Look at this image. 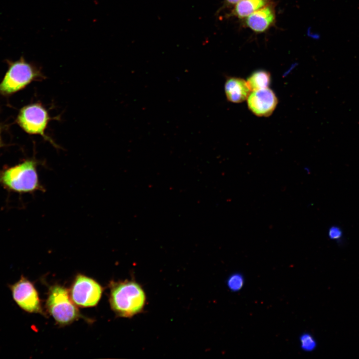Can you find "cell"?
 <instances>
[{
	"label": "cell",
	"instance_id": "1",
	"mask_svg": "<svg viewBox=\"0 0 359 359\" xmlns=\"http://www.w3.org/2000/svg\"><path fill=\"white\" fill-rule=\"evenodd\" d=\"M34 159H28L0 170V185L8 191L19 194L43 191L37 171L39 164Z\"/></svg>",
	"mask_w": 359,
	"mask_h": 359
},
{
	"label": "cell",
	"instance_id": "2",
	"mask_svg": "<svg viewBox=\"0 0 359 359\" xmlns=\"http://www.w3.org/2000/svg\"><path fill=\"white\" fill-rule=\"evenodd\" d=\"M110 304L116 313L123 317H132L142 312L146 301L142 286L134 281L116 284L111 290Z\"/></svg>",
	"mask_w": 359,
	"mask_h": 359
},
{
	"label": "cell",
	"instance_id": "3",
	"mask_svg": "<svg viewBox=\"0 0 359 359\" xmlns=\"http://www.w3.org/2000/svg\"><path fill=\"white\" fill-rule=\"evenodd\" d=\"M7 70L0 83V95H10L44 78L40 69L26 62L23 56L15 61L7 60Z\"/></svg>",
	"mask_w": 359,
	"mask_h": 359
},
{
	"label": "cell",
	"instance_id": "4",
	"mask_svg": "<svg viewBox=\"0 0 359 359\" xmlns=\"http://www.w3.org/2000/svg\"><path fill=\"white\" fill-rule=\"evenodd\" d=\"M52 119L47 110L40 103H35L22 107L17 115L16 122L26 133L39 135L58 148L57 145L45 133Z\"/></svg>",
	"mask_w": 359,
	"mask_h": 359
},
{
	"label": "cell",
	"instance_id": "5",
	"mask_svg": "<svg viewBox=\"0 0 359 359\" xmlns=\"http://www.w3.org/2000/svg\"><path fill=\"white\" fill-rule=\"evenodd\" d=\"M46 306L54 320L61 325L71 323L80 317L79 311L68 291L59 285L50 288Z\"/></svg>",
	"mask_w": 359,
	"mask_h": 359
},
{
	"label": "cell",
	"instance_id": "6",
	"mask_svg": "<svg viewBox=\"0 0 359 359\" xmlns=\"http://www.w3.org/2000/svg\"><path fill=\"white\" fill-rule=\"evenodd\" d=\"M102 288L96 281L83 275L76 276L71 290L73 302L81 307H93L101 297Z\"/></svg>",
	"mask_w": 359,
	"mask_h": 359
},
{
	"label": "cell",
	"instance_id": "7",
	"mask_svg": "<svg viewBox=\"0 0 359 359\" xmlns=\"http://www.w3.org/2000/svg\"><path fill=\"white\" fill-rule=\"evenodd\" d=\"M9 287L13 299L21 309L28 313H42L38 292L27 278L21 276Z\"/></svg>",
	"mask_w": 359,
	"mask_h": 359
},
{
	"label": "cell",
	"instance_id": "8",
	"mask_svg": "<svg viewBox=\"0 0 359 359\" xmlns=\"http://www.w3.org/2000/svg\"><path fill=\"white\" fill-rule=\"evenodd\" d=\"M247 100L249 109L258 117L269 116L278 104L275 94L268 87L252 91Z\"/></svg>",
	"mask_w": 359,
	"mask_h": 359
},
{
	"label": "cell",
	"instance_id": "9",
	"mask_svg": "<svg viewBox=\"0 0 359 359\" xmlns=\"http://www.w3.org/2000/svg\"><path fill=\"white\" fill-rule=\"evenodd\" d=\"M275 17L274 7L268 4L246 17L245 24L255 32H264L274 24Z\"/></svg>",
	"mask_w": 359,
	"mask_h": 359
},
{
	"label": "cell",
	"instance_id": "10",
	"mask_svg": "<svg viewBox=\"0 0 359 359\" xmlns=\"http://www.w3.org/2000/svg\"><path fill=\"white\" fill-rule=\"evenodd\" d=\"M224 87L227 100L233 103L247 100L251 92L247 81L240 77H227Z\"/></svg>",
	"mask_w": 359,
	"mask_h": 359
},
{
	"label": "cell",
	"instance_id": "11",
	"mask_svg": "<svg viewBox=\"0 0 359 359\" xmlns=\"http://www.w3.org/2000/svg\"><path fill=\"white\" fill-rule=\"evenodd\" d=\"M270 0H241L232 10V14L239 18H245L259 9L268 4Z\"/></svg>",
	"mask_w": 359,
	"mask_h": 359
},
{
	"label": "cell",
	"instance_id": "12",
	"mask_svg": "<svg viewBox=\"0 0 359 359\" xmlns=\"http://www.w3.org/2000/svg\"><path fill=\"white\" fill-rule=\"evenodd\" d=\"M270 81V73L264 70H258L253 72L247 79L251 91L268 87Z\"/></svg>",
	"mask_w": 359,
	"mask_h": 359
},
{
	"label": "cell",
	"instance_id": "13",
	"mask_svg": "<svg viewBox=\"0 0 359 359\" xmlns=\"http://www.w3.org/2000/svg\"><path fill=\"white\" fill-rule=\"evenodd\" d=\"M244 278L240 273H234L231 275L227 279V285L230 291L237 292L239 291L243 286Z\"/></svg>",
	"mask_w": 359,
	"mask_h": 359
},
{
	"label": "cell",
	"instance_id": "14",
	"mask_svg": "<svg viewBox=\"0 0 359 359\" xmlns=\"http://www.w3.org/2000/svg\"><path fill=\"white\" fill-rule=\"evenodd\" d=\"M300 347L305 352H312L317 347L315 338L310 334L305 333L300 337Z\"/></svg>",
	"mask_w": 359,
	"mask_h": 359
},
{
	"label": "cell",
	"instance_id": "15",
	"mask_svg": "<svg viewBox=\"0 0 359 359\" xmlns=\"http://www.w3.org/2000/svg\"><path fill=\"white\" fill-rule=\"evenodd\" d=\"M328 235L330 239L336 240L339 243L343 238L344 232L340 226L334 225L329 227Z\"/></svg>",
	"mask_w": 359,
	"mask_h": 359
},
{
	"label": "cell",
	"instance_id": "16",
	"mask_svg": "<svg viewBox=\"0 0 359 359\" xmlns=\"http://www.w3.org/2000/svg\"><path fill=\"white\" fill-rule=\"evenodd\" d=\"M241 0H225V2L228 5H235Z\"/></svg>",
	"mask_w": 359,
	"mask_h": 359
},
{
	"label": "cell",
	"instance_id": "17",
	"mask_svg": "<svg viewBox=\"0 0 359 359\" xmlns=\"http://www.w3.org/2000/svg\"><path fill=\"white\" fill-rule=\"evenodd\" d=\"M1 127H0V148L3 146V144H2V140H1V135H0V134H1Z\"/></svg>",
	"mask_w": 359,
	"mask_h": 359
}]
</instances>
